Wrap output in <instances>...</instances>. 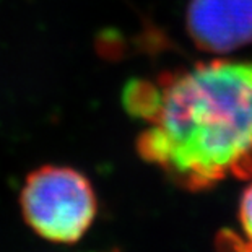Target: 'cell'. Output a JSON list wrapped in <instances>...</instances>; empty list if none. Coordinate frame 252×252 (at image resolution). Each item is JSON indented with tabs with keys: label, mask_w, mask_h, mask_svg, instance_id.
Here are the masks:
<instances>
[{
	"label": "cell",
	"mask_w": 252,
	"mask_h": 252,
	"mask_svg": "<svg viewBox=\"0 0 252 252\" xmlns=\"http://www.w3.org/2000/svg\"><path fill=\"white\" fill-rule=\"evenodd\" d=\"M128 114L147 122L137 152L187 190L252 178V62L213 61L128 83Z\"/></svg>",
	"instance_id": "cell-1"
},
{
	"label": "cell",
	"mask_w": 252,
	"mask_h": 252,
	"mask_svg": "<svg viewBox=\"0 0 252 252\" xmlns=\"http://www.w3.org/2000/svg\"><path fill=\"white\" fill-rule=\"evenodd\" d=\"M20 208L26 224L42 239L73 244L93 224L98 198L83 173L70 166L46 164L26 176Z\"/></svg>",
	"instance_id": "cell-2"
},
{
	"label": "cell",
	"mask_w": 252,
	"mask_h": 252,
	"mask_svg": "<svg viewBox=\"0 0 252 252\" xmlns=\"http://www.w3.org/2000/svg\"><path fill=\"white\" fill-rule=\"evenodd\" d=\"M186 25L198 49L233 52L252 44V0H190Z\"/></svg>",
	"instance_id": "cell-3"
},
{
	"label": "cell",
	"mask_w": 252,
	"mask_h": 252,
	"mask_svg": "<svg viewBox=\"0 0 252 252\" xmlns=\"http://www.w3.org/2000/svg\"><path fill=\"white\" fill-rule=\"evenodd\" d=\"M217 252H252V244L231 229H221L217 234Z\"/></svg>",
	"instance_id": "cell-4"
},
{
	"label": "cell",
	"mask_w": 252,
	"mask_h": 252,
	"mask_svg": "<svg viewBox=\"0 0 252 252\" xmlns=\"http://www.w3.org/2000/svg\"><path fill=\"white\" fill-rule=\"evenodd\" d=\"M238 218L244 231V238L252 244V184L248 186V189L241 195Z\"/></svg>",
	"instance_id": "cell-5"
}]
</instances>
